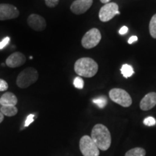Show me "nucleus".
Instances as JSON below:
<instances>
[{
	"label": "nucleus",
	"mask_w": 156,
	"mask_h": 156,
	"mask_svg": "<svg viewBox=\"0 0 156 156\" xmlns=\"http://www.w3.org/2000/svg\"><path fill=\"white\" fill-rule=\"evenodd\" d=\"M91 138L99 150L106 151L108 150L112 144V136L108 129L101 124L93 126L91 132Z\"/></svg>",
	"instance_id": "nucleus-1"
},
{
	"label": "nucleus",
	"mask_w": 156,
	"mask_h": 156,
	"mask_svg": "<svg viewBox=\"0 0 156 156\" xmlns=\"http://www.w3.org/2000/svg\"><path fill=\"white\" fill-rule=\"evenodd\" d=\"M74 69L80 77H92L98 73V65L93 58L83 57L75 62Z\"/></svg>",
	"instance_id": "nucleus-2"
},
{
	"label": "nucleus",
	"mask_w": 156,
	"mask_h": 156,
	"mask_svg": "<svg viewBox=\"0 0 156 156\" xmlns=\"http://www.w3.org/2000/svg\"><path fill=\"white\" fill-rule=\"evenodd\" d=\"M38 71L34 67H28L23 70L17 76L16 84L20 88H27L38 80Z\"/></svg>",
	"instance_id": "nucleus-3"
},
{
	"label": "nucleus",
	"mask_w": 156,
	"mask_h": 156,
	"mask_svg": "<svg viewBox=\"0 0 156 156\" xmlns=\"http://www.w3.org/2000/svg\"><path fill=\"white\" fill-rule=\"evenodd\" d=\"M80 150L83 156H99L100 151L90 136L85 135L80 140Z\"/></svg>",
	"instance_id": "nucleus-4"
},
{
	"label": "nucleus",
	"mask_w": 156,
	"mask_h": 156,
	"mask_svg": "<svg viewBox=\"0 0 156 156\" xmlns=\"http://www.w3.org/2000/svg\"><path fill=\"white\" fill-rule=\"evenodd\" d=\"M109 97L114 103L123 107H129L132 103V98L124 90L113 88L109 91Z\"/></svg>",
	"instance_id": "nucleus-5"
},
{
	"label": "nucleus",
	"mask_w": 156,
	"mask_h": 156,
	"mask_svg": "<svg viewBox=\"0 0 156 156\" xmlns=\"http://www.w3.org/2000/svg\"><path fill=\"white\" fill-rule=\"evenodd\" d=\"M101 40V34L98 28H92L85 33L82 38V46L86 49L95 47Z\"/></svg>",
	"instance_id": "nucleus-6"
},
{
	"label": "nucleus",
	"mask_w": 156,
	"mask_h": 156,
	"mask_svg": "<svg viewBox=\"0 0 156 156\" xmlns=\"http://www.w3.org/2000/svg\"><path fill=\"white\" fill-rule=\"evenodd\" d=\"M119 6L115 2L105 4L99 11V19L102 22H108L114 18L116 15H119Z\"/></svg>",
	"instance_id": "nucleus-7"
},
{
	"label": "nucleus",
	"mask_w": 156,
	"mask_h": 156,
	"mask_svg": "<svg viewBox=\"0 0 156 156\" xmlns=\"http://www.w3.org/2000/svg\"><path fill=\"white\" fill-rule=\"evenodd\" d=\"M20 12L16 7L9 4H0V20H7L17 18Z\"/></svg>",
	"instance_id": "nucleus-8"
},
{
	"label": "nucleus",
	"mask_w": 156,
	"mask_h": 156,
	"mask_svg": "<svg viewBox=\"0 0 156 156\" xmlns=\"http://www.w3.org/2000/svg\"><path fill=\"white\" fill-rule=\"evenodd\" d=\"M28 25L35 31L44 30L46 28V20L41 15L37 14H31L28 17Z\"/></svg>",
	"instance_id": "nucleus-9"
},
{
	"label": "nucleus",
	"mask_w": 156,
	"mask_h": 156,
	"mask_svg": "<svg viewBox=\"0 0 156 156\" xmlns=\"http://www.w3.org/2000/svg\"><path fill=\"white\" fill-rule=\"evenodd\" d=\"M93 2V0H75L70 6V9L75 15L83 14L90 8Z\"/></svg>",
	"instance_id": "nucleus-10"
},
{
	"label": "nucleus",
	"mask_w": 156,
	"mask_h": 156,
	"mask_svg": "<svg viewBox=\"0 0 156 156\" xmlns=\"http://www.w3.org/2000/svg\"><path fill=\"white\" fill-rule=\"evenodd\" d=\"M26 62V57L21 52H15L6 59V64L10 68H16L23 65Z\"/></svg>",
	"instance_id": "nucleus-11"
},
{
	"label": "nucleus",
	"mask_w": 156,
	"mask_h": 156,
	"mask_svg": "<svg viewBox=\"0 0 156 156\" xmlns=\"http://www.w3.org/2000/svg\"><path fill=\"white\" fill-rule=\"evenodd\" d=\"M156 105V93H147L140 101V107L142 111L151 110Z\"/></svg>",
	"instance_id": "nucleus-12"
},
{
	"label": "nucleus",
	"mask_w": 156,
	"mask_h": 156,
	"mask_svg": "<svg viewBox=\"0 0 156 156\" xmlns=\"http://www.w3.org/2000/svg\"><path fill=\"white\" fill-rule=\"evenodd\" d=\"M17 103V96L11 92H6L0 98V104L2 106H16Z\"/></svg>",
	"instance_id": "nucleus-13"
},
{
	"label": "nucleus",
	"mask_w": 156,
	"mask_h": 156,
	"mask_svg": "<svg viewBox=\"0 0 156 156\" xmlns=\"http://www.w3.org/2000/svg\"><path fill=\"white\" fill-rule=\"evenodd\" d=\"M17 112L18 110L15 106H2L0 108V112L6 116H14L17 114Z\"/></svg>",
	"instance_id": "nucleus-14"
},
{
	"label": "nucleus",
	"mask_w": 156,
	"mask_h": 156,
	"mask_svg": "<svg viewBox=\"0 0 156 156\" xmlns=\"http://www.w3.org/2000/svg\"><path fill=\"white\" fill-rule=\"evenodd\" d=\"M146 152L142 147H134L127 151L124 156H145Z\"/></svg>",
	"instance_id": "nucleus-15"
},
{
	"label": "nucleus",
	"mask_w": 156,
	"mask_h": 156,
	"mask_svg": "<svg viewBox=\"0 0 156 156\" xmlns=\"http://www.w3.org/2000/svg\"><path fill=\"white\" fill-rule=\"evenodd\" d=\"M121 73H122L123 76L125 78L130 77L134 74L133 67L131 65H129V64H123L122 68H121Z\"/></svg>",
	"instance_id": "nucleus-16"
},
{
	"label": "nucleus",
	"mask_w": 156,
	"mask_h": 156,
	"mask_svg": "<svg viewBox=\"0 0 156 156\" xmlns=\"http://www.w3.org/2000/svg\"><path fill=\"white\" fill-rule=\"evenodd\" d=\"M149 30L151 36L153 38H156V14L152 17L151 21H150Z\"/></svg>",
	"instance_id": "nucleus-17"
},
{
	"label": "nucleus",
	"mask_w": 156,
	"mask_h": 156,
	"mask_svg": "<svg viewBox=\"0 0 156 156\" xmlns=\"http://www.w3.org/2000/svg\"><path fill=\"white\" fill-rule=\"evenodd\" d=\"M93 102L100 108H103L107 104V98L105 96H101L93 99Z\"/></svg>",
	"instance_id": "nucleus-18"
},
{
	"label": "nucleus",
	"mask_w": 156,
	"mask_h": 156,
	"mask_svg": "<svg viewBox=\"0 0 156 156\" xmlns=\"http://www.w3.org/2000/svg\"><path fill=\"white\" fill-rule=\"evenodd\" d=\"M74 86L77 89H83L84 87V81L81 77H77L74 80Z\"/></svg>",
	"instance_id": "nucleus-19"
},
{
	"label": "nucleus",
	"mask_w": 156,
	"mask_h": 156,
	"mask_svg": "<svg viewBox=\"0 0 156 156\" xmlns=\"http://www.w3.org/2000/svg\"><path fill=\"white\" fill-rule=\"evenodd\" d=\"M143 123L145 124V125L148 126H154L156 124V121L153 117L152 116H148L147 118H145L143 121Z\"/></svg>",
	"instance_id": "nucleus-20"
},
{
	"label": "nucleus",
	"mask_w": 156,
	"mask_h": 156,
	"mask_svg": "<svg viewBox=\"0 0 156 156\" xmlns=\"http://www.w3.org/2000/svg\"><path fill=\"white\" fill-rule=\"evenodd\" d=\"M45 3H46V6H48V7H54L58 4L59 0H44Z\"/></svg>",
	"instance_id": "nucleus-21"
},
{
	"label": "nucleus",
	"mask_w": 156,
	"mask_h": 156,
	"mask_svg": "<svg viewBox=\"0 0 156 156\" xmlns=\"http://www.w3.org/2000/svg\"><path fill=\"white\" fill-rule=\"evenodd\" d=\"M8 83L5 80L0 79V91H5L8 89Z\"/></svg>",
	"instance_id": "nucleus-22"
},
{
	"label": "nucleus",
	"mask_w": 156,
	"mask_h": 156,
	"mask_svg": "<svg viewBox=\"0 0 156 156\" xmlns=\"http://www.w3.org/2000/svg\"><path fill=\"white\" fill-rule=\"evenodd\" d=\"M9 41H10V38H9V37L8 36L3 38V40L0 42V50L3 49L5 46H7L9 43Z\"/></svg>",
	"instance_id": "nucleus-23"
},
{
	"label": "nucleus",
	"mask_w": 156,
	"mask_h": 156,
	"mask_svg": "<svg viewBox=\"0 0 156 156\" xmlns=\"http://www.w3.org/2000/svg\"><path fill=\"white\" fill-rule=\"evenodd\" d=\"M34 121V114H30L27 116L25 122V126H28Z\"/></svg>",
	"instance_id": "nucleus-24"
},
{
	"label": "nucleus",
	"mask_w": 156,
	"mask_h": 156,
	"mask_svg": "<svg viewBox=\"0 0 156 156\" xmlns=\"http://www.w3.org/2000/svg\"><path fill=\"white\" fill-rule=\"evenodd\" d=\"M128 32V28L126 26H123V27H122V28L120 29L119 30V34H121V35H124V34H126V33Z\"/></svg>",
	"instance_id": "nucleus-25"
},
{
	"label": "nucleus",
	"mask_w": 156,
	"mask_h": 156,
	"mask_svg": "<svg viewBox=\"0 0 156 156\" xmlns=\"http://www.w3.org/2000/svg\"><path fill=\"white\" fill-rule=\"evenodd\" d=\"M137 37H136V36H132V37H130L129 38V40H128V43L129 44H133V43H134V42H136V41H137Z\"/></svg>",
	"instance_id": "nucleus-26"
},
{
	"label": "nucleus",
	"mask_w": 156,
	"mask_h": 156,
	"mask_svg": "<svg viewBox=\"0 0 156 156\" xmlns=\"http://www.w3.org/2000/svg\"><path fill=\"white\" fill-rule=\"evenodd\" d=\"M4 116H4V115H3L2 114L1 112H0V124H1V123L3 122V120H4Z\"/></svg>",
	"instance_id": "nucleus-27"
},
{
	"label": "nucleus",
	"mask_w": 156,
	"mask_h": 156,
	"mask_svg": "<svg viewBox=\"0 0 156 156\" xmlns=\"http://www.w3.org/2000/svg\"><path fill=\"white\" fill-rule=\"evenodd\" d=\"M101 2L103 4H107L108 2H111V0H101Z\"/></svg>",
	"instance_id": "nucleus-28"
},
{
	"label": "nucleus",
	"mask_w": 156,
	"mask_h": 156,
	"mask_svg": "<svg viewBox=\"0 0 156 156\" xmlns=\"http://www.w3.org/2000/svg\"><path fill=\"white\" fill-rule=\"evenodd\" d=\"M0 105H1V104H0Z\"/></svg>",
	"instance_id": "nucleus-29"
}]
</instances>
